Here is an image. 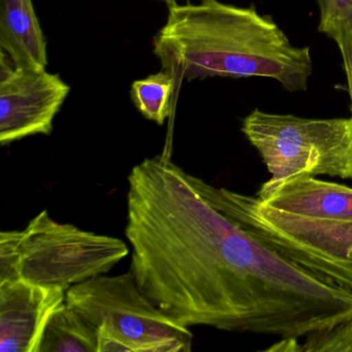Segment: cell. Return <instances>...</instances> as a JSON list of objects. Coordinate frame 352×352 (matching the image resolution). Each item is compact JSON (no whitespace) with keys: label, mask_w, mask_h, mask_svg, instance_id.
<instances>
[{"label":"cell","mask_w":352,"mask_h":352,"mask_svg":"<svg viewBox=\"0 0 352 352\" xmlns=\"http://www.w3.org/2000/svg\"><path fill=\"white\" fill-rule=\"evenodd\" d=\"M125 234L144 294L185 327L300 339L352 315V290L220 211L164 156L129 174Z\"/></svg>","instance_id":"cell-1"},{"label":"cell","mask_w":352,"mask_h":352,"mask_svg":"<svg viewBox=\"0 0 352 352\" xmlns=\"http://www.w3.org/2000/svg\"><path fill=\"white\" fill-rule=\"evenodd\" d=\"M153 53L177 83L207 78H265L286 91L304 92L312 76L309 47L292 44L285 32L255 6L220 0L168 6Z\"/></svg>","instance_id":"cell-2"},{"label":"cell","mask_w":352,"mask_h":352,"mask_svg":"<svg viewBox=\"0 0 352 352\" xmlns=\"http://www.w3.org/2000/svg\"><path fill=\"white\" fill-rule=\"evenodd\" d=\"M214 206L288 258L352 290V222L307 219L276 211L256 195L208 185Z\"/></svg>","instance_id":"cell-3"},{"label":"cell","mask_w":352,"mask_h":352,"mask_svg":"<svg viewBox=\"0 0 352 352\" xmlns=\"http://www.w3.org/2000/svg\"><path fill=\"white\" fill-rule=\"evenodd\" d=\"M242 133L271 182L296 175L352 179V116L304 118L255 109L243 120Z\"/></svg>","instance_id":"cell-4"},{"label":"cell","mask_w":352,"mask_h":352,"mask_svg":"<svg viewBox=\"0 0 352 352\" xmlns=\"http://www.w3.org/2000/svg\"><path fill=\"white\" fill-rule=\"evenodd\" d=\"M65 302L94 329L104 327L120 338L131 352H189L188 327L162 312L140 289L131 271L96 276L67 290Z\"/></svg>","instance_id":"cell-5"},{"label":"cell","mask_w":352,"mask_h":352,"mask_svg":"<svg viewBox=\"0 0 352 352\" xmlns=\"http://www.w3.org/2000/svg\"><path fill=\"white\" fill-rule=\"evenodd\" d=\"M19 279L67 290L111 271L129 254L120 239L61 223L44 210L20 232Z\"/></svg>","instance_id":"cell-6"},{"label":"cell","mask_w":352,"mask_h":352,"mask_svg":"<svg viewBox=\"0 0 352 352\" xmlns=\"http://www.w3.org/2000/svg\"><path fill=\"white\" fill-rule=\"evenodd\" d=\"M71 87L46 69L17 67L1 51L0 59V143L50 135L53 121Z\"/></svg>","instance_id":"cell-7"},{"label":"cell","mask_w":352,"mask_h":352,"mask_svg":"<svg viewBox=\"0 0 352 352\" xmlns=\"http://www.w3.org/2000/svg\"><path fill=\"white\" fill-rule=\"evenodd\" d=\"M65 296L59 286L0 282V352H40L47 324Z\"/></svg>","instance_id":"cell-8"},{"label":"cell","mask_w":352,"mask_h":352,"mask_svg":"<svg viewBox=\"0 0 352 352\" xmlns=\"http://www.w3.org/2000/svg\"><path fill=\"white\" fill-rule=\"evenodd\" d=\"M261 203L276 211L321 221L352 222V188L339 183L296 175L261 185Z\"/></svg>","instance_id":"cell-9"},{"label":"cell","mask_w":352,"mask_h":352,"mask_svg":"<svg viewBox=\"0 0 352 352\" xmlns=\"http://www.w3.org/2000/svg\"><path fill=\"white\" fill-rule=\"evenodd\" d=\"M0 48L17 67L46 69L47 42L32 0H0Z\"/></svg>","instance_id":"cell-10"},{"label":"cell","mask_w":352,"mask_h":352,"mask_svg":"<svg viewBox=\"0 0 352 352\" xmlns=\"http://www.w3.org/2000/svg\"><path fill=\"white\" fill-rule=\"evenodd\" d=\"M40 352H98L96 329L63 302L47 324Z\"/></svg>","instance_id":"cell-11"},{"label":"cell","mask_w":352,"mask_h":352,"mask_svg":"<svg viewBox=\"0 0 352 352\" xmlns=\"http://www.w3.org/2000/svg\"><path fill=\"white\" fill-rule=\"evenodd\" d=\"M176 83L174 76L162 69L160 73L133 82L131 100L146 119L162 125L170 114V98Z\"/></svg>","instance_id":"cell-12"},{"label":"cell","mask_w":352,"mask_h":352,"mask_svg":"<svg viewBox=\"0 0 352 352\" xmlns=\"http://www.w3.org/2000/svg\"><path fill=\"white\" fill-rule=\"evenodd\" d=\"M318 32L335 42L352 32V0H315Z\"/></svg>","instance_id":"cell-13"},{"label":"cell","mask_w":352,"mask_h":352,"mask_svg":"<svg viewBox=\"0 0 352 352\" xmlns=\"http://www.w3.org/2000/svg\"><path fill=\"white\" fill-rule=\"evenodd\" d=\"M304 352L352 351V317L305 337Z\"/></svg>","instance_id":"cell-14"},{"label":"cell","mask_w":352,"mask_h":352,"mask_svg":"<svg viewBox=\"0 0 352 352\" xmlns=\"http://www.w3.org/2000/svg\"><path fill=\"white\" fill-rule=\"evenodd\" d=\"M21 230L0 232V282L19 279V244Z\"/></svg>","instance_id":"cell-15"},{"label":"cell","mask_w":352,"mask_h":352,"mask_svg":"<svg viewBox=\"0 0 352 352\" xmlns=\"http://www.w3.org/2000/svg\"><path fill=\"white\" fill-rule=\"evenodd\" d=\"M340 55H341L342 67L346 78V87L349 96L350 111L352 113V32L335 41Z\"/></svg>","instance_id":"cell-16"},{"label":"cell","mask_w":352,"mask_h":352,"mask_svg":"<svg viewBox=\"0 0 352 352\" xmlns=\"http://www.w3.org/2000/svg\"><path fill=\"white\" fill-rule=\"evenodd\" d=\"M96 335L98 352H131V347L124 341L104 327L96 329Z\"/></svg>","instance_id":"cell-17"},{"label":"cell","mask_w":352,"mask_h":352,"mask_svg":"<svg viewBox=\"0 0 352 352\" xmlns=\"http://www.w3.org/2000/svg\"><path fill=\"white\" fill-rule=\"evenodd\" d=\"M267 351H302V345L298 344V339H281L279 343H276L273 347L267 348Z\"/></svg>","instance_id":"cell-18"},{"label":"cell","mask_w":352,"mask_h":352,"mask_svg":"<svg viewBox=\"0 0 352 352\" xmlns=\"http://www.w3.org/2000/svg\"><path fill=\"white\" fill-rule=\"evenodd\" d=\"M162 1H164V3H166V5L170 6L173 5V3H176L177 0H162Z\"/></svg>","instance_id":"cell-19"}]
</instances>
